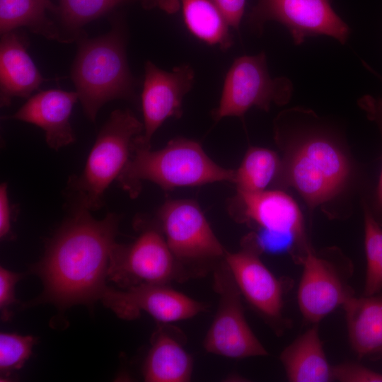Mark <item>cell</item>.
<instances>
[{"instance_id": "1", "label": "cell", "mask_w": 382, "mask_h": 382, "mask_svg": "<svg viewBox=\"0 0 382 382\" xmlns=\"http://www.w3.org/2000/svg\"><path fill=\"white\" fill-rule=\"evenodd\" d=\"M119 221L114 213L96 219L89 209L73 203L70 216L35 266L44 286L36 303L66 308L101 299Z\"/></svg>"}, {"instance_id": "2", "label": "cell", "mask_w": 382, "mask_h": 382, "mask_svg": "<svg viewBox=\"0 0 382 382\" xmlns=\"http://www.w3.org/2000/svg\"><path fill=\"white\" fill-rule=\"evenodd\" d=\"M316 122L313 112L295 108L274 122L276 139L286 150L277 180L294 188L311 208L338 195L352 173L341 146Z\"/></svg>"}, {"instance_id": "3", "label": "cell", "mask_w": 382, "mask_h": 382, "mask_svg": "<svg viewBox=\"0 0 382 382\" xmlns=\"http://www.w3.org/2000/svg\"><path fill=\"white\" fill-rule=\"evenodd\" d=\"M233 177L234 170L215 163L197 141L179 137L156 151L140 146L134 141L131 158L117 180L135 197L142 180L151 181L168 191L216 182L232 183Z\"/></svg>"}, {"instance_id": "4", "label": "cell", "mask_w": 382, "mask_h": 382, "mask_svg": "<svg viewBox=\"0 0 382 382\" xmlns=\"http://www.w3.org/2000/svg\"><path fill=\"white\" fill-rule=\"evenodd\" d=\"M125 48L123 33L117 28L81 42L71 79L83 111L93 122L108 101L132 99L134 95Z\"/></svg>"}, {"instance_id": "5", "label": "cell", "mask_w": 382, "mask_h": 382, "mask_svg": "<svg viewBox=\"0 0 382 382\" xmlns=\"http://www.w3.org/2000/svg\"><path fill=\"white\" fill-rule=\"evenodd\" d=\"M143 130V123L129 110L111 113L98 133L82 173L69 180L73 203L90 211L103 206L106 190L124 170L135 139Z\"/></svg>"}, {"instance_id": "6", "label": "cell", "mask_w": 382, "mask_h": 382, "mask_svg": "<svg viewBox=\"0 0 382 382\" xmlns=\"http://www.w3.org/2000/svg\"><path fill=\"white\" fill-rule=\"evenodd\" d=\"M158 219L175 257L180 282L204 277L224 260L226 250L196 202L167 201L158 210Z\"/></svg>"}, {"instance_id": "7", "label": "cell", "mask_w": 382, "mask_h": 382, "mask_svg": "<svg viewBox=\"0 0 382 382\" xmlns=\"http://www.w3.org/2000/svg\"><path fill=\"white\" fill-rule=\"evenodd\" d=\"M301 265L303 270L297 301L306 323L318 324L356 295L351 285L353 263L339 248L329 247L316 251L311 248Z\"/></svg>"}, {"instance_id": "8", "label": "cell", "mask_w": 382, "mask_h": 382, "mask_svg": "<svg viewBox=\"0 0 382 382\" xmlns=\"http://www.w3.org/2000/svg\"><path fill=\"white\" fill-rule=\"evenodd\" d=\"M262 253L250 233L243 238L239 250L226 252L224 260L242 296L277 335H282L291 324L284 315V299L291 282L277 277L262 262Z\"/></svg>"}, {"instance_id": "9", "label": "cell", "mask_w": 382, "mask_h": 382, "mask_svg": "<svg viewBox=\"0 0 382 382\" xmlns=\"http://www.w3.org/2000/svg\"><path fill=\"white\" fill-rule=\"evenodd\" d=\"M293 83L285 76L272 78L265 52L236 59L224 83L219 105L212 111L218 122L226 117H243L252 107L268 111L272 104L287 103Z\"/></svg>"}, {"instance_id": "10", "label": "cell", "mask_w": 382, "mask_h": 382, "mask_svg": "<svg viewBox=\"0 0 382 382\" xmlns=\"http://www.w3.org/2000/svg\"><path fill=\"white\" fill-rule=\"evenodd\" d=\"M212 273L219 303L204 340L205 350L233 359L268 355L245 319L242 294L225 260Z\"/></svg>"}, {"instance_id": "11", "label": "cell", "mask_w": 382, "mask_h": 382, "mask_svg": "<svg viewBox=\"0 0 382 382\" xmlns=\"http://www.w3.org/2000/svg\"><path fill=\"white\" fill-rule=\"evenodd\" d=\"M272 21L286 28L296 45L317 35L330 36L345 44L350 33L330 0H257L248 15V24L257 35Z\"/></svg>"}, {"instance_id": "12", "label": "cell", "mask_w": 382, "mask_h": 382, "mask_svg": "<svg viewBox=\"0 0 382 382\" xmlns=\"http://www.w3.org/2000/svg\"><path fill=\"white\" fill-rule=\"evenodd\" d=\"M108 277L124 289L140 284L168 285L180 282L175 257L160 227L146 228L127 245L117 243Z\"/></svg>"}, {"instance_id": "13", "label": "cell", "mask_w": 382, "mask_h": 382, "mask_svg": "<svg viewBox=\"0 0 382 382\" xmlns=\"http://www.w3.org/2000/svg\"><path fill=\"white\" fill-rule=\"evenodd\" d=\"M229 209L235 220L253 225L258 231L291 238L304 255L312 248L298 204L281 190L237 192Z\"/></svg>"}, {"instance_id": "14", "label": "cell", "mask_w": 382, "mask_h": 382, "mask_svg": "<svg viewBox=\"0 0 382 382\" xmlns=\"http://www.w3.org/2000/svg\"><path fill=\"white\" fill-rule=\"evenodd\" d=\"M194 79L195 71L189 64L167 71L146 62L141 92L144 130L135 139L137 145L151 148V138L160 126L170 117H181L183 98L192 89Z\"/></svg>"}, {"instance_id": "15", "label": "cell", "mask_w": 382, "mask_h": 382, "mask_svg": "<svg viewBox=\"0 0 382 382\" xmlns=\"http://www.w3.org/2000/svg\"><path fill=\"white\" fill-rule=\"evenodd\" d=\"M101 300L122 318H135L143 311L161 323L187 320L207 308L204 303L161 284H140L123 290L107 286Z\"/></svg>"}, {"instance_id": "16", "label": "cell", "mask_w": 382, "mask_h": 382, "mask_svg": "<svg viewBox=\"0 0 382 382\" xmlns=\"http://www.w3.org/2000/svg\"><path fill=\"white\" fill-rule=\"evenodd\" d=\"M76 92L59 89L42 91L30 97L9 118L33 124L45 134L49 147L58 150L75 140L70 117Z\"/></svg>"}, {"instance_id": "17", "label": "cell", "mask_w": 382, "mask_h": 382, "mask_svg": "<svg viewBox=\"0 0 382 382\" xmlns=\"http://www.w3.org/2000/svg\"><path fill=\"white\" fill-rule=\"evenodd\" d=\"M45 81L27 52L24 39L11 31L0 43L1 105L15 97L29 98Z\"/></svg>"}, {"instance_id": "18", "label": "cell", "mask_w": 382, "mask_h": 382, "mask_svg": "<svg viewBox=\"0 0 382 382\" xmlns=\"http://www.w3.org/2000/svg\"><path fill=\"white\" fill-rule=\"evenodd\" d=\"M279 359L289 381H335L333 367L325 355L318 323L312 324L287 345L282 351Z\"/></svg>"}, {"instance_id": "19", "label": "cell", "mask_w": 382, "mask_h": 382, "mask_svg": "<svg viewBox=\"0 0 382 382\" xmlns=\"http://www.w3.org/2000/svg\"><path fill=\"white\" fill-rule=\"evenodd\" d=\"M350 347L359 359H374L382 350V289L354 296L342 308Z\"/></svg>"}, {"instance_id": "20", "label": "cell", "mask_w": 382, "mask_h": 382, "mask_svg": "<svg viewBox=\"0 0 382 382\" xmlns=\"http://www.w3.org/2000/svg\"><path fill=\"white\" fill-rule=\"evenodd\" d=\"M155 5L169 13L180 5L185 25L195 36L222 51L232 46L231 27L214 0H155Z\"/></svg>"}, {"instance_id": "21", "label": "cell", "mask_w": 382, "mask_h": 382, "mask_svg": "<svg viewBox=\"0 0 382 382\" xmlns=\"http://www.w3.org/2000/svg\"><path fill=\"white\" fill-rule=\"evenodd\" d=\"M193 361L180 340L160 328L154 335L143 374L149 382H186L191 378Z\"/></svg>"}, {"instance_id": "22", "label": "cell", "mask_w": 382, "mask_h": 382, "mask_svg": "<svg viewBox=\"0 0 382 382\" xmlns=\"http://www.w3.org/2000/svg\"><path fill=\"white\" fill-rule=\"evenodd\" d=\"M45 9L56 10L50 0H0L1 35L25 26L47 38L59 37L45 16Z\"/></svg>"}, {"instance_id": "23", "label": "cell", "mask_w": 382, "mask_h": 382, "mask_svg": "<svg viewBox=\"0 0 382 382\" xmlns=\"http://www.w3.org/2000/svg\"><path fill=\"white\" fill-rule=\"evenodd\" d=\"M281 160L272 150L253 146L245 153L241 165L234 170L233 183L237 192H254L266 190L277 180Z\"/></svg>"}, {"instance_id": "24", "label": "cell", "mask_w": 382, "mask_h": 382, "mask_svg": "<svg viewBox=\"0 0 382 382\" xmlns=\"http://www.w3.org/2000/svg\"><path fill=\"white\" fill-rule=\"evenodd\" d=\"M364 228L366 265L363 295L371 296L382 289V226L366 203L364 204Z\"/></svg>"}, {"instance_id": "25", "label": "cell", "mask_w": 382, "mask_h": 382, "mask_svg": "<svg viewBox=\"0 0 382 382\" xmlns=\"http://www.w3.org/2000/svg\"><path fill=\"white\" fill-rule=\"evenodd\" d=\"M127 1L129 0H59V12L64 25L74 31ZM141 1L145 7L150 8L151 0Z\"/></svg>"}, {"instance_id": "26", "label": "cell", "mask_w": 382, "mask_h": 382, "mask_svg": "<svg viewBox=\"0 0 382 382\" xmlns=\"http://www.w3.org/2000/svg\"><path fill=\"white\" fill-rule=\"evenodd\" d=\"M35 338L30 335L0 334V371L8 376L20 369L30 357Z\"/></svg>"}, {"instance_id": "27", "label": "cell", "mask_w": 382, "mask_h": 382, "mask_svg": "<svg viewBox=\"0 0 382 382\" xmlns=\"http://www.w3.org/2000/svg\"><path fill=\"white\" fill-rule=\"evenodd\" d=\"M358 105L366 112L367 117L377 125L382 141V97L375 98L366 95L358 100ZM374 207V209H371V212L377 222L382 226V166Z\"/></svg>"}, {"instance_id": "28", "label": "cell", "mask_w": 382, "mask_h": 382, "mask_svg": "<svg viewBox=\"0 0 382 382\" xmlns=\"http://www.w3.org/2000/svg\"><path fill=\"white\" fill-rule=\"evenodd\" d=\"M333 367L334 380L340 382H382V373L354 361H346Z\"/></svg>"}, {"instance_id": "29", "label": "cell", "mask_w": 382, "mask_h": 382, "mask_svg": "<svg viewBox=\"0 0 382 382\" xmlns=\"http://www.w3.org/2000/svg\"><path fill=\"white\" fill-rule=\"evenodd\" d=\"M23 276L21 273L0 267V308L4 316L8 308L16 302L15 286Z\"/></svg>"}, {"instance_id": "30", "label": "cell", "mask_w": 382, "mask_h": 382, "mask_svg": "<svg viewBox=\"0 0 382 382\" xmlns=\"http://www.w3.org/2000/svg\"><path fill=\"white\" fill-rule=\"evenodd\" d=\"M229 26L239 30L245 11V0H214Z\"/></svg>"}, {"instance_id": "31", "label": "cell", "mask_w": 382, "mask_h": 382, "mask_svg": "<svg viewBox=\"0 0 382 382\" xmlns=\"http://www.w3.org/2000/svg\"><path fill=\"white\" fill-rule=\"evenodd\" d=\"M11 207L10 205L8 185L3 183L0 185V237L8 238L11 233Z\"/></svg>"}, {"instance_id": "32", "label": "cell", "mask_w": 382, "mask_h": 382, "mask_svg": "<svg viewBox=\"0 0 382 382\" xmlns=\"http://www.w3.org/2000/svg\"><path fill=\"white\" fill-rule=\"evenodd\" d=\"M362 63H363L364 66L366 67V69H368L370 72H371L373 74H374L382 82V76L381 75H380L378 72H376L375 70H374L365 62L362 61Z\"/></svg>"}, {"instance_id": "33", "label": "cell", "mask_w": 382, "mask_h": 382, "mask_svg": "<svg viewBox=\"0 0 382 382\" xmlns=\"http://www.w3.org/2000/svg\"><path fill=\"white\" fill-rule=\"evenodd\" d=\"M374 358L382 359V350Z\"/></svg>"}]
</instances>
